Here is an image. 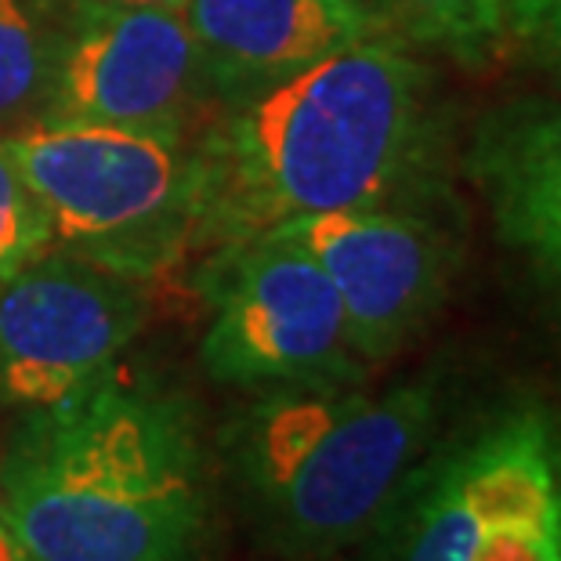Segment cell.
<instances>
[{"mask_svg":"<svg viewBox=\"0 0 561 561\" xmlns=\"http://www.w3.org/2000/svg\"><path fill=\"white\" fill-rule=\"evenodd\" d=\"M435 77L369 37L268 88L221 99L196 127L193 250L243 243L290 218L402 207L438 188Z\"/></svg>","mask_w":561,"mask_h":561,"instance_id":"obj_1","label":"cell"},{"mask_svg":"<svg viewBox=\"0 0 561 561\" xmlns=\"http://www.w3.org/2000/svg\"><path fill=\"white\" fill-rule=\"evenodd\" d=\"M0 525L22 561H214L218 507L193 405L113 374L26 413L0 463Z\"/></svg>","mask_w":561,"mask_h":561,"instance_id":"obj_2","label":"cell"},{"mask_svg":"<svg viewBox=\"0 0 561 561\" xmlns=\"http://www.w3.org/2000/svg\"><path fill=\"white\" fill-rule=\"evenodd\" d=\"M435 421L427 380L377 396L359 385L257 391L225 432V460L261 540L286 558H327L399 507Z\"/></svg>","mask_w":561,"mask_h":561,"instance_id":"obj_3","label":"cell"},{"mask_svg":"<svg viewBox=\"0 0 561 561\" xmlns=\"http://www.w3.org/2000/svg\"><path fill=\"white\" fill-rule=\"evenodd\" d=\"M4 138L44 203L55 250L138 283L193 250V135L33 121Z\"/></svg>","mask_w":561,"mask_h":561,"instance_id":"obj_4","label":"cell"},{"mask_svg":"<svg viewBox=\"0 0 561 561\" xmlns=\"http://www.w3.org/2000/svg\"><path fill=\"white\" fill-rule=\"evenodd\" d=\"M196 286L210 305L199 359L218 385L276 391L359 385L344 305L316 257L279 232L214 247Z\"/></svg>","mask_w":561,"mask_h":561,"instance_id":"obj_5","label":"cell"},{"mask_svg":"<svg viewBox=\"0 0 561 561\" xmlns=\"http://www.w3.org/2000/svg\"><path fill=\"white\" fill-rule=\"evenodd\" d=\"M210 99L182 11L69 0L37 121L196 135Z\"/></svg>","mask_w":561,"mask_h":561,"instance_id":"obj_6","label":"cell"},{"mask_svg":"<svg viewBox=\"0 0 561 561\" xmlns=\"http://www.w3.org/2000/svg\"><path fill=\"white\" fill-rule=\"evenodd\" d=\"M138 286L55 247L4 272L0 402L33 413L113 377L149 316Z\"/></svg>","mask_w":561,"mask_h":561,"instance_id":"obj_7","label":"cell"},{"mask_svg":"<svg viewBox=\"0 0 561 561\" xmlns=\"http://www.w3.org/2000/svg\"><path fill=\"white\" fill-rule=\"evenodd\" d=\"M561 529V432L518 410L453 449L421 482L399 561H485Z\"/></svg>","mask_w":561,"mask_h":561,"instance_id":"obj_8","label":"cell"},{"mask_svg":"<svg viewBox=\"0 0 561 561\" xmlns=\"http://www.w3.org/2000/svg\"><path fill=\"white\" fill-rule=\"evenodd\" d=\"M268 232L294 240L327 272L366 366L391 359L435 319L457 261L432 218L402 207L305 214Z\"/></svg>","mask_w":561,"mask_h":561,"instance_id":"obj_9","label":"cell"},{"mask_svg":"<svg viewBox=\"0 0 561 561\" xmlns=\"http://www.w3.org/2000/svg\"><path fill=\"white\" fill-rule=\"evenodd\" d=\"M214 99L268 88L377 37L363 0H185Z\"/></svg>","mask_w":561,"mask_h":561,"instance_id":"obj_10","label":"cell"},{"mask_svg":"<svg viewBox=\"0 0 561 561\" xmlns=\"http://www.w3.org/2000/svg\"><path fill=\"white\" fill-rule=\"evenodd\" d=\"M468 167L511 247L540 265L561 254V99H522L489 113Z\"/></svg>","mask_w":561,"mask_h":561,"instance_id":"obj_11","label":"cell"},{"mask_svg":"<svg viewBox=\"0 0 561 561\" xmlns=\"http://www.w3.org/2000/svg\"><path fill=\"white\" fill-rule=\"evenodd\" d=\"M377 22L405 41L482 58L507 26V0H366Z\"/></svg>","mask_w":561,"mask_h":561,"instance_id":"obj_12","label":"cell"},{"mask_svg":"<svg viewBox=\"0 0 561 561\" xmlns=\"http://www.w3.org/2000/svg\"><path fill=\"white\" fill-rule=\"evenodd\" d=\"M55 26L37 0H0V127L41 116Z\"/></svg>","mask_w":561,"mask_h":561,"instance_id":"obj_13","label":"cell"},{"mask_svg":"<svg viewBox=\"0 0 561 561\" xmlns=\"http://www.w3.org/2000/svg\"><path fill=\"white\" fill-rule=\"evenodd\" d=\"M51 221L26 182L8 138H0V276L51 250Z\"/></svg>","mask_w":561,"mask_h":561,"instance_id":"obj_14","label":"cell"},{"mask_svg":"<svg viewBox=\"0 0 561 561\" xmlns=\"http://www.w3.org/2000/svg\"><path fill=\"white\" fill-rule=\"evenodd\" d=\"M507 26L561 69V0H507Z\"/></svg>","mask_w":561,"mask_h":561,"instance_id":"obj_15","label":"cell"},{"mask_svg":"<svg viewBox=\"0 0 561 561\" xmlns=\"http://www.w3.org/2000/svg\"><path fill=\"white\" fill-rule=\"evenodd\" d=\"M102 4H127V8H171L182 11L185 0H102Z\"/></svg>","mask_w":561,"mask_h":561,"instance_id":"obj_16","label":"cell"},{"mask_svg":"<svg viewBox=\"0 0 561 561\" xmlns=\"http://www.w3.org/2000/svg\"><path fill=\"white\" fill-rule=\"evenodd\" d=\"M0 561H22L19 547H15V540H11V536H8L4 525H0Z\"/></svg>","mask_w":561,"mask_h":561,"instance_id":"obj_17","label":"cell"},{"mask_svg":"<svg viewBox=\"0 0 561 561\" xmlns=\"http://www.w3.org/2000/svg\"><path fill=\"white\" fill-rule=\"evenodd\" d=\"M543 265H547V268H551V272H554V279L561 283V254H554L551 261H543Z\"/></svg>","mask_w":561,"mask_h":561,"instance_id":"obj_18","label":"cell"},{"mask_svg":"<svg viewBox=\"0 0 561 561\" xmlns=\"http://www.w3.org/2000/svg\"><path fill=\"white\" fill-rule=\"evenodd\" d=\"M551 561H561V536H558V547H554V554H551Z\"/></svg>","mask_w":561,"mask_h":561,"instance_id":"obj_19","label":"cell"}]
</instances>
